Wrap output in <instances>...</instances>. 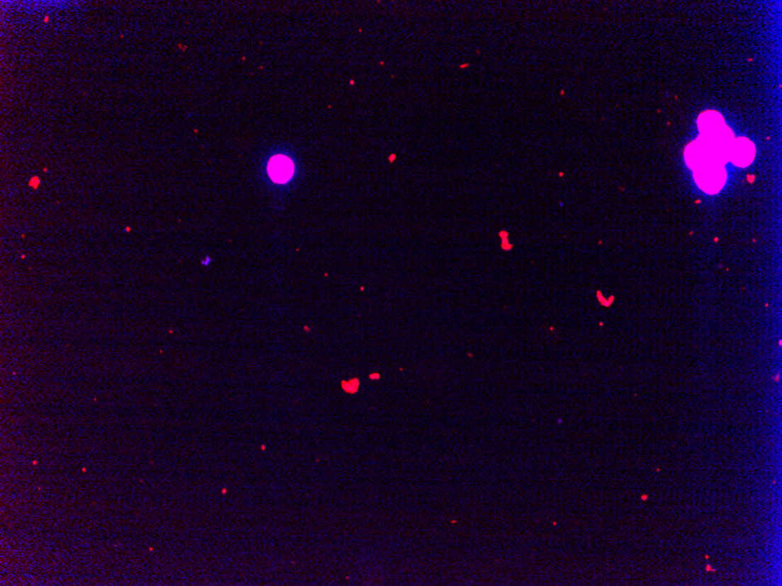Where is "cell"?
Instances as JSON below:
<instances>
[{
    "label": "cell",
    "mask_w": 782,
    "mask_h": 586,
    "mask_svg": "<svg viewBox=\"0 0 782 586\" xmlns=\"http://www.w3.org/2000/svg\"><path fill=\"white\" fill-rule=\"evenodd\" d=\"M685 161L688 166L696 171L706 166H722L725 164V159L719 155V152L712 148L711 145L701 141V139L692 142L685 149Z\"/></svg>",
    "instance_id": "1"
},
{
    "label": "cell",
    "mask_w": 782,
    "mask_h": 586,
    "mask_svg": "<svg viewBox=\"0 0 782 586\" xmlns=\"http://www.w3.org/2000/svg\"><path fill=\"white\" fill-rule=\"evenodd\" d=\"M726 178L727 175L722 166H706L695 171L697 185L710 195L718 193L725 185Z\"/></svg>",
    "instance_id": "2"
},
{
    "label": "cell",
    "mask_w": 782,
    "mask_h": 586,
    "mask_svg": "<svg viewBox=\"0 0 782 586\" xmlns=\"http://www.w3.org/2000/svg\"><path fill=\"white\" fill-rule=\"evenodd\" d=\"M268 175L277 184H287L294 177L295 166L290 157L283 155L274 156L268 163Z\"/></svg>",
    "instance_id": "3"
},
{
    "label": "cell",
    "mask_w": 782,
    "mask_h": 586,
    "mask_svg": "<svg viewBox=\"0 0 782 586\" xmlns=\"http://www.w3.org/2000/svg\"><path fill=\"white\" fill-rule=\"evenodd\" d=\"M755 157V146L753 142L745 137L735 139L732 143L731 154H730V162L735 166L745 168L753 162Z\"/></svg>",
    "instance_id": "4"
},
{
    "label": "cell",
    "mask_w": 782,
    "mask_h": 586,
    "mask_svg": "<svg viewBox=\"0 0 782 586\" xmlns=\"http://www.w3.org/2000/svg\"><path fill=\"white\" fill-rule=\"evenodd\" d=\"M726 127L725 121L722 115L715 110H708L703 113L698 117V129L701 135H706L710 132H717L719 129Z\"/></svg>",
    "instance_id": "5"
},
{
    "label": "cell",
    "mask_w": 782,
    "mask_h": 586,
    "mask_svg": "<svg viewBox=\"0 0 782 586\" xmlns=\"http://www.w3.org/2000/svg\"><path fill=\"white\" fill-rule=\"evenodd\" d=\"M465 67H469V64H462V66H460V68H465Z\"/></svg>",
    "instance_id": "6"
}]
</instances>
